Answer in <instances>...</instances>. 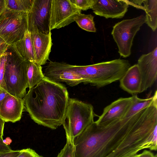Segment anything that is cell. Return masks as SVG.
<instances>
[{"instance_id":"obj_21","label":"cell","mask_w":157,"mask_h":157,"mask_svg":"<svg viewBox=\"0 0 157 157\" xmlns=\"http://www.w3.org/2000/svg\"><path fill=\"white\" fill-rule=\"evenodd\" d=\"M34 0H5L7 8L19 12L28 13L30 10Z\"/></svg>"},{"instance_id":"obj_35","label":"cell","mask_w":157,"mask_h":157,"mask_svg":"<svg viewBox=\"0 0 157 157\" xmlns=\"http://www.w3.org/2000/svg\"><path fill=\"white\" fill-rule=\"evenodd\" d=\"M128 157H139V155L136 154Z\"/></svg>"},{"instance_id":"obj_15","label":"cell","mask_w":157,"mask_h":157,"mask_svg":"<svg viewBox=\"0 0 157 157\" xmlns=\"http://www.w3.org/2000/svg\"><path fill=\"white\" fill-rule=\"evenodd\" d=\"M51 33L45 34L36 32L31 33V37L36 62L41 66L46 64L52 45Z\"/></svg>"},{"instance_id":"obj_22","label":"cell","mask_w":157,"mask_h":157,"mask_svg":"<svg viewBox=\"0 0 157 157\" xmlns=\"http://www.w3.org/2000/svg\"><path fill=\"white\" fill-rule=\"evenodd\" d=\"M94 16L91 14H85L81 13L75 18V21L82 29L88 32H96Z\"/></svg>"},{"instance_id":"obj_6","label":"cell","mask_w":157,"mask_h":157,"mask_svg":"<svg viewBox=\"0 0 157 157\" xmlns=\"http://www.w3.org/2000/svg\"><path fill=\"white\" fill-rule=\"evenodd\" d=\"M27 13L6 8L0 14V37L11 45L22 38L28 30Z\"/></svg>"},{"instance_id":"obj_33","label":"cell","mask_w":157,"mask_h":157,"mask_svg":"<svg viewBox=\"0 0 157 157\" xmlns=\"http://www.w3.org/2000/svg\"><path fill=\"white\" fill-rule=\"evenodd\" d=\"M5 8V0H0V14Z\"/></svg>"},{"instance_id":"obj_12","label":"cell","mask_w":157,"mask_h":157,"mask_svg":"<svg viewBox=\"0 0 157 157\" xmlns=\"http://www.w3.org/2000/svg\"><path fill=\"white\" fill-rule=\"evenodd\" d=\"M128 6L126 0H94L91 9L95 15L106 18H121Z\"/></svg>"},{"instance_id":"obj_5","label":"cell","mask_w":157,"mask_h":157,"mask_svg":"<svg viewBox=\"0 0 157 157\" xmlns=\"http://www.w3.org/2000/svg\"><path fill=\"white\" fill-rule=\"evenodd\" d=\"M95 116L91 104L69 98L62 124L66 136L74 140L94 121Z\"/></svg>"},{"instance_id":"obj_18","label":"cell","mask_w":157,"mask_h":157,"mask_svg":"<svg viewBox=\"0 0 157 157\" xmlns=\"http://www.w3.org/2000/svg\"><path fill=\"white\" fill-rule=\"evenodd\" d=\"M12 45L24 59L36 62L31 33L28 30L25 32L22 38Z\"/></svg>"},{"instance_id":"obj_34","label":"cell","mask_w":157,"mask_h":157,"mask_svg":"<svg viewBox=\"0 0 157 157\" xmlns=\"http://www.w3.org/2000/svg\"><path fill=\"white\" fill-rule=\"evenodd\" d=\"M5 43H6L1 37H0V46Z\"/></svg>"},{"instance_id":"obj_16","label":"cell","mask_w":157,"mask_h":157,"mask_svg":"<svg viewBox=\"0 0 157 157\" xmlns=\"http://www.w3.org/2000/svg\"><path fill=\"white\" fill-rule=\"evenodd\" d=\"M120 87L133 95L140 93L141 77L137 64L131 66L119 80Z\"/></svg>"},{"instance_id":"obj_24","label":"cell","mask_w":157,"mask_h":157,"mask_svg":"<svg viewBox=\"0 0 157 157\" xmlns=\"http://www.w3.org/2000/svg\"><path fill=\"white\" fill-rule=\"evenodd\" d=\"M70 2L81 10H86L91 9L94 0H69Z\"/></svg>"},{"instance_id":"obj_25","label":"cell","mask_w":157,"mask_h":157,"mask_svg":"<svg viewBox=\"0 0 157 157\" xmlns=\"http://www.w3.org/2000/svg\"><path fill=\"white\" fill-rule=\"evenodd\" d=\"M6 59V51L3 55L0 57V88L6 91L4 79Z\"/></svg>"},{"instance_id":"obj_26","label":"cell","mask_w":157,"mask_h":157,"mask_svg":"<svg viewBox=\"0 0 157 157\" xmlns=\"http://www.w3.org/2000/svg\"><path fill=\"white\" fill-rule=\"evenodd\" d=\"M39 156L33 150L28 148L21 150V153L17 157H39Z\"/></svg>"},{"instance_id":"obj_30","label":"cell","mask_w":157,"mask_h":157,"mask_svg":"<svg viewBox=\"0 0 157 157\" xmlns=\"http://www.w3.org/2000/svg\"><path fill=\"white\" fill-rule=\"evenodd\" d=\"M9 94L6 91L0 88V108L3 100Z\"/></svg>"},{"instance_id":"obj_1","label":"cell","mask_w":157,"mask_h":157,"mask_svg":"<svg viewBox=\"0 0 157 157\" xmlns=\"http://www.w3.org/2000/svg\"><path fill=\"white\" fill-rule=\"evenodd\" d=\"M147 107L103 125L94 121L74 140L75 157H108L147 118Z\"/></svg>"},{"instance_id":"obj_11","label":"cell","mask_w":157,"mask_h":157,"mask_svg":"<svg viewBox=\"0 0 157 157\" xmlns=\"http://www.w3.org/2000/svg\"><path fill=\"white\" fill-rule=\"evenodd\" d=\"M141 77L140 93L151 87L157 78V47L147 54L142 55L137 63Z\"/></svg>"},{"instance_id":"obj_9","label":"cell","mask_w":157,"mask_h":157,"mask_svg":"<svg viewBox=\"0 0 157 157\" xmlns=\"http://www.w3.org/2000/svg\"><path fill=\"white\" fill-rule=\"evenodd\" d=\"M81 10L69 0H51L50 17V29H59L75 21Z\"/></svg>"},{"instance_id":"obj_8","label":"cell","mask_w":157,"mask_h":157,"mask_svg":"<svg viewBox=\"0 0 157 157\" xmlns=\"http://www.w3.org/2000/svg\"><path fill=\"white\" fill-rule=\"evenodd\" d=\"M51 0H34L27 13L28 30L31 33L38 32L47 34L50 29Z\"/></svg>"},{"instance_id":"obj_32","label":"cell","mask_w":157,"mask_h":157,"mask_svg":"<svg viewBox=\"0 0 157 157\" xmlns=\"http://www.w3.org/2000/svg\"><path fill=\"white\" fill-rule=\"evenodd\" d=\"M9 45L5 43L0 46V57L6 53Z\"/></svg>"},{"instance_id":"obj_7","label":"cell","mask_w":157,"mask_h":157,"mask_svg":"<svg viewBox=\"0 0 157 157\" xmlns=\"http://www.w3.org/2000/svg\"><path fill=\"white\" fill-rule=\"evenodd\" d=\"M145 23V16L141 15L132 19L123 20L113 26L111 34L121 56L125 58L130 56L134 38Z\"/></svg>"},{"instance_id":"obj_4","label":"cell","mask_w":157,"mask_h":157,"mask_svg":"<svg viewBox=\"0 0 157 157\" xmlns=\"http://www.w3.org/2000/svg\"><path fill=\"white\" fill-rule=\"evenodd\" d=\"M27 60L24 59L12 45L6 51L4 76L6 91L15 97L23 98L29 87Z\"/></svg>"},{"instance_id":"obj_36","label":"cell","mask_w":157,"mask_h":157,"mask_svg":"<svg viewBox=\"0 0 157 157\" xmlns=\"http://www.w3.org/2000/svg\"><path fill=\"white\" fill-rule=\"evenodd\" d=\"M39 157H43V156H40H40H39Z\"/></svg>"},{"instance_id":"obj_19","label":"cell","mask_w":157,"mask_h":157,"mask_svg":"<svg viewBox=\"0 0 157 157\" xmlns=\"http://www.w3.org/2000/svg\"><path fill=\"white\" fill-rule=\"evenodd\" d=\"M26 71L29 89L38 84L44 77L41 66L36 62L27 60Z\"/></svg>"},{"instance_id":"obj_28","label":"cell","mask_w":157,"mask_h":157,"mask_svg":"<svg viewBox=\"0 0 157 157\" xmlns=\"http://www.w3.org/2000/svg\"><path fill=\"white\" fill-rule=\"evenodd\" d=\"M12 150L10 147L4 142L3 138L0 137V152Z\"/></svg>"},{"instance_id":"obj_20","label":"cell","mask_w":157,"mask_h":157,"mask_svg":"<svg viewBox=\"0 0 157 157\" xmlns=\"http://www.w3.org/2000/svg\"><path fill=\"white\" fill-rule=\"evenodd\" d=\"M157 90H156L152 97L145 99L139 98L136 94V95L133 103L123 118L132 116L140 111L151 106L155 101H157Z\"/></svg>"},{"instance_id":"obj_2","label":"cell","mask_w":157,"mask_h":157,"mask_svg":"<svg viewBox=\"0 0 157 157\" xmlns=\"http://www.w3.org/2000/svg\"><path fill=\"white\" fill-rule=\"evenodd\" d=\"M69 98L67 88L44 77L29 89L24 105L31 118L38 124L54 130L62 124Z\"/></svg>"},{"instance_id":"obj_14","label":"cell","mask_w":157,"mask_h":157,"mask_svg":"<svg viewBox=\"0 0 157 157\" xmlns=\"http://www.w3.org/2000/svg\"><path fill=\"white\" fill-rule=\"evenodd\" d=\"M24 107V98L9 94L2 102L0 108V116L5 122H16L21 119Z\"/></svg>"},{"instance_id":"obj_29","label":"cell","mask_w":157,"mask_h":157,"mask_svg":"<svg viewBox=\"0 0 157 157\" xmlns=\"http://www.w3.org/2000/svg\"><path fill=\"white\" fill-rule=\"evenodd\" d=\"M139 155V157H157L156 155H155L153 153L147 150H144Z\"/></svg>"},{"instance_id":"obj_31","label":"cell","mask_w":157,"mask_h":157,"mask_svg":"<svg viewBox=\"0 0 157 157\" xmlns=\"http://www.w3.org/2000/svg\"><path fill=\"white\" fill-rule=\"evenodd\" d=\"M5 121L0 116V137L3 138V130Z\"/></svg>"},{"instance_id":"obj_17","label":"cell","mask_w":157,"mask_h":157,"mask_svg":"<svg viewBox=\"0 0 157 157\" xmlns=\"http://www.w3.org/2000/svg\"><path fill=\"white\" fill-rule=\"evenodd\" d=\"M126 1L129 5L145 11L146 12L145 23L153 32H155L157 27V0Z\"/></svg>"},{"instance_id":"obj_10","label":"cell","mask_w":157,"mask_h":157,"mask_svg":"<svg viewBox=\"0 0 157 157\" xmlns=\"http://www.w3.org/2000/svg\"><path fill=\"white\" fill-rule=\"evenodd\" d=\"M44 77L52 81L65 82L74 86L83 82V80L70 67V64L63 62H50L43 73Z\"/></svg>"},{"instance_id":"obj_23","label":"cell","mask_w":157,"mask_h":157,"mask_svg":"<svg viewBox=\"0 0 157 157\" xmlns=\"http://www.w3.org/2000/svg\"><path fill=\"white\" fill-rule=\"evenodd\" d=\"M66 143L56 157H75L73 140L66 136Z\"/></svg>"},{"instance_id":"obj_27","label":"cell","mask_w":157,"mask_h":157,"mask_svg":"<svg viewBox=\"0 0 157 157\" xmlns=\"http://www.w3.org/2000/svg\"><path fill=\"white\" fill-rule=\"evenodd\" d=\"M21 152V150L0 152V157H17Z\"/></svg>"},{"instance_id":"obj_13","label":"cell","mask_w":157,"mask_h":157,"mask_svg":"<svg viewBox=\"0 0 157 157\" xmlns=\"http://www.w3.org/2000/svg\"><path fill=\"white\" fill-rule=\"evenodd\" d=\"M136 95L120 98L107 106L95 123L98 125H103L117 119L123 118L133 103Z\"/></svg>"},{"instance_id":"obj_3","label":"cell","mask_w":157,"mask_h":157,"mask_svg":"<svg viewBox=\"0 0 157 157\" xmlns=\"http://www.w3.org/2000/svg\"><path fill=\"white\" fill-rule=\"evenodd\" d=\"M85 84L103 87L119 80L131 66L127 60L117 59L86 66L70 65Z\"/></svg>"}]
</instances>
